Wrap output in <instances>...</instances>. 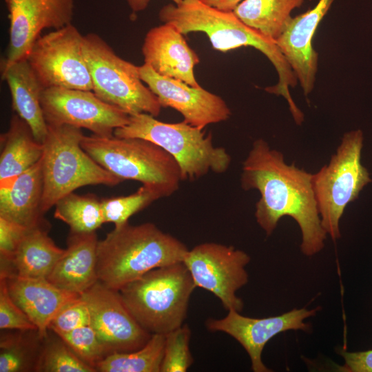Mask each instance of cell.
<instances>
[{"mask_svg":"<svg viewBox=\"0 0 372 372\" xmlns=\"http://www.w3.org/2000/svg\"><path fill=\"white\" fill-rule=\"evenodd\" d=\"M241 187L257 189L260 198L255 217L267 236L285 216L298 223L300 249L311 256L324 247L327 233L321 223L312 185V174L285 161L283 154L262 138L256 140L242 163Z\"/></svg>","mask_w":372,"mask_h":372,"instance_id":"1","label":"cell"},{"mask_svg":"<svg viewBox=\"0 0 372 372\" xmlns=\"http://www.w3.org/2000/svg\"><path fill=\"white\" fill-rule=\"evenodd\" d=\"M159 18L173 25L183 34L192 32H205L213 48L220 52L251 46L263 53L273 65L278 83L267 87V92L282 96L293 116L300 113L289 92L297 79L276 42L247 26L233 11H224L200 0H183L178 5L168 4L161 8Z\"/></svg>","mask_w":372,"mask_h":372,"instance_id":"2","label":"cell"},{"mask_svg":"<svg viewBox=\"0 0 372 372\" xmlns=\"http://www.w3.org/2000/svg\"><path fill=\"white\" fill-rule=\"evenodd\" d=\"M188 250L154 223H126L114 227L98 242V280L119 291L154 269L183 262Z\"/></svg>","mask_w":372,"mask_h":372,"instance_id":"3","label":"cell"},{"mask_svg":"<svg viewBox=\"0 0 372 372\" xmlns=\"http://www.w3.org/2000/svg\"><path fill=\"white\" fill-rule=\"evenodd\" d=\"M195 288L189 271L180 262L154 269L119 292L142 328L165 335L183 324Z\"/></svg>","mask_w":372,"mask_h":372,"instance_id":"4","label":"cell"},{"mask_svg":"<svg viewBox=\"0 0 372 372\" xmlns=\"http://www.w3.org/2000/svg\"><path fill=\"white\" fill-rule=\"evenodd\" d=\"M82 148L101 167L121 179L136 180L167 197L182 181L176 160L160 146L139 138L84 136Z\"/></svg>","mask_w":372,"mask_h":372,"instance_id":"5","label":"cell"},{"mask_svg":"<svg viewBox=\"0 0 372 372\" xmlns=\"http://www.w3.org/2000/svg\"><path fill=\"white\" fill-rule=\"evenodd\" d=\"M119 138H139L154 143L168 152L177 162L182 181L195 180L209 172H225L231 158L223 147L214 146L211 134L185 121L168 123L151 114L130 115L125 126L116 128Z\"/></svg>","mask_w":372,"mask_h":372,"instance_id":"6","label":"cell"},{"mask_svg":"<svg viewBox=\"0 0 372 372\" xmlns=\"http://www.w3.org/2000/svg\"><path fill=\"white\" fill-rule=\"evenodd\" d=\"M83 136L79 127L48 125L41 158L43 214L59 199L79 187L95 185L114 187L123 182L82 148Z\"/></svg>","mask_w":372,"mask_h":372,"instance_id":"7","label":"cell"},{"mask_svg":"<svg viewBox=\"0 0 372 372\" xmlns=\"http://www.w3.org/2000/svg\"><path fill=\"white\" fill-rule=\"evenodd\" d=\"M364 136L360 130L346 132L329 163L312 174V185L323 229L332 240L341 237L340 221L349 203L372 182L361 163Z\"/></svg>","mask_w":372,"mask_h":372,"instance_id":"8","label":"cell"},{"mask_svg":"<svg viewBox=\"0 0 372 372\" xmlns=\"http://www.w3.org/2000/svg\"><path fill=\"white\" fill-rule=\"evenodd\" d=\"M83 52L90 73L92 91L104 102L129 115L147 113L157 116L161 105L143 83L139 66L118 56L99 35H84Z\"/></svg>","mask_w":372,"mask_h":372,"instance_id":"9","label":"cell"},{"mask_svg":"<svg viewBox=\"0 0 372 372\" xmlns=\"http://www.w3.org/2000/svg\"><path fill=\"white\" fill-rule=\"evenodd\" d=\"M84 35L72 23L40 36L27 60L41 86L92 91Z\"/></svg>","mask_w":372,"mask_h":372,"instance_id":"10","label":"cell"},{"mask_svg":"<svg viewBox=\"0 0 372 372\" xmlns=\"http://www.w3.org/2000/svg\"><path fill=\"white\" fill-rule=\"evenodd\" d=\"M250 260L242 250L209 242L189 249L183 262L196 287L213 293L225 310L241 312L244 304L236 292L248 282L245 267Z\"/></svg>","mask_w":372,"mask_h":372,"instance_id":"11","label":"cell"},{"mask_svg":"<svg viewBox=\"0 0 372 372\" xmlns=\"http://www.w3.org/2000/svg\"><path fill=\"white\" fill-rule=\"evenodd\" d=\"M41 105L48 125H68L93 134L111 136L129 122L130 115L100 99L93 91L60 87L45 88Z\"/></svg>","mask_w":372,"mask_h":372,"instance_id":"12","label":"cell"},{"mask_svg":"<svg viewBox=\"0 0 372 372\" xmlns=\"http://www.w3.org/2000/svg\"><path fill=\"white\" fill-rule=\"evenodd\" d=\"M9 19V41L1 67L27 56L41 32L72 23L74 0H5Z\"/></svg>","mask_w":372,"mask_h":372,"instance_id":"13","label":"cell"},{"mask_svg":"<svg viewBox=\"0 0 372 372\" xmlns=\"http://www.w3.org/2000/svg\"><path fill=\"white\" fill-rule=\"evenodd\" d=\"M81 296L91 316L90 325L103 342L108 355L143 347L152 335L137 322L127 309L119 291L96 282Z\"/></svg>","mask_w":372,"mask_h":372,"instance_id":"14","label":"cell"},{"mask_svg":"<svg viewBox=\"0 0 372 372\" xmlns=\"http://www.w3.org/2000/svg\"><path fill=\"white\" fill-rule=\"evenodd\" d=\"M318 308L307 310L293 309L280 316L254 318L228 311L223 318H208L205 327L211 332H223L238 341L248 353L254 372H269L262 360L265 344L277 334L289 330L308 331L309 325L304 320L316 314Z\"/></svg>","mask_w":372,"mask_h":372,"instance_id":"15","label":"cell"},{"mask_svg":"<svg viewBox=\"0 0 372 372\" xmlns=\"http://www.w3.org/2000/svg\"><path fill=\"white\" fill-rule=\"evenodd\" d=\"M141 80L156 96L162 107L180 112L185 123L203 129L227 120L231 110L225 101L200 87L189 85L156 72L149 65L139 66Z\"/></svg>","mask_w":372,"mask_h":372,"instance_id":"16","label":"cell"},{"mask_svg":"<svg viewBox=\"0 0 372 372\" xmlns=\"http://www.w3.org/2000/svg\"><path fill=\"white\" fill-rule=\"evenodd\" d=\"M333 1L320 0L313 8L291 18L275 41L305 96L313 89L318 68V54L312 45L313 35Z\"/></svg>","mask_w":372,"mask_h":372,"instance_id":"17","label":"cell"},{"mask_svg":"<svg viewBox=\"0 0 372 372\" xmlns=\"http://www.w3.org/2000/svg\"><path fill=\"white\" fill-rule=\"evenodd\" d=\"M142 52L145 63L158 74L200 87L194 73L199 57L173 25L165 23L149 30Z\"/></svg>","mask_w":372,"mask_h":372,"instance_id":"18","label":"cell"},{"mask_svg":"<svg viewBox=\"0 0 372 372\" xmlns=\"http://www.w3.org/2000/svg\"><path fill=\"white\" fill-rule=\"evenodd\" d=\"M3 278L10 296L45 338L51 321L68 302L81 296L54 285L45 278L10 275Z\"/></svg>","mask_w":372,"mask_h":372,"instance_id":"19","label":"cell"},{"mask_svg":"<svg viewBox=\"0 0 372 372\" xmlns=\"http://www.w3.org/2000/svg\"><path fill=\"white\" fill-rule=\"evenodd\" d=\"M96 231L69 234L67 248L48 277L51 283L69 292L83 294L99 281Z\"/></svg>","mask_w":372,"mask_h":372,"instance_id":"20","label":"cell"},{"mask_svg":"<svg viewBox=\"0 0 372 372\" xmlns=\"http://www.w3.org/2000/svg\"><path fill=\"white\" fill-rule=\"evenodd\" d=\"M41 159L8 182L0 184V217L26 228L43 225Z\"/></svg>","mask_w":372,"mask_h":372,"instance_id":"21","label":"cell"},{"mask_svg":"<svg viewBox=\"0 0 372 372\" xmlns=\"http://www.w3.org/2000/svg\"><path fill=\"white\" fill-rule=\"evenodd\" d=\"M48 222L26 231L11 259L1 263V276L47 279L65 249L48 236Z\"/></svg>","mask_w":372,"mask_h":372,"instance_id":"22","label":"cell"},{"mask_svg":"<svg viewBox=\"0 0 372 372\" xmlns=\"http://www.w3.org/2000/svg\"><path fill=\"white\" fill-rule=\"evenodd\" d=\"M2 79L9 87L12 107L30 127L35 138L43 143L48 133L41 96V86L27 59L1 67Z\"/></svg>","mask_w":372,"mask_h":372,"instance_id":"23","label":"cell"},{"mask_svg":"<svg viewBox=\"0 0 372 372\" xmlns=\"http://www.w3.org/2000/svg\"><path fill=\"white\" fill-rule=\"evenodd\" d=\"M0 184L8 182L37 163L43 154L29 125L17 114L8 131L1 135Z\"/></svg>","mask_w":372,"mask_h":372,"instance_id":"24","label":"cell"},{"mask_svg":"<svg viewBox=\"0 0 372 372\" xmlns=\"http://www.w3.org/2000/svg\"><path fill=\"white\" fill-rule=\"evenodd\" d=\"M304 0H243L233 10L245 25L276 41Z\"/></svg>","mask_w":372,"mask_h":372,"instance_id":"25","label":"cell"},{"mask_svg":"<svg viewBox=\"0 0 372 372\" xmlns=\"http://www.w3.org/2000/svg\"><path fill=\"white\" fill-rule=\"evenodd\" d=\"M54 216L66 223L71 232H94L103 223L101 199L92 194L70 193L54 205Z\"/></svg>","mask_w":372,"mask_h":372,"instance_id":"26","label":"cell"},{"mask_svg":"<svg viewBox=\"0 0 372 372\" xmlns=\"http://www.w3.org/2000/svg\"><path fill=\"white\" fill-rule=\"evenodd\" d=\"M165 335L152 334L141 348L107 355L96 366L101 372H161Z\"/></svg>","mask_w":372,"mask_h":372,"instance_id":"27","label":"cell"},{"mask_svg":"<svg viewBox=\"0 0 372 372\" xmlns=\"http://www.w3.org/2000/svg\"><path fill=\"white\" fill-rule=\"evenodd\" d=\"M29 331L1 335L0 372L34 371L43 339L26 337Z\"/></svg>","mask_w":372,"mask_h":372,"instance_id":"28","label":"cell"},{"mask_svg":"<svg viewBox=\"0 0 372 372\" xmlns=\"http://www.w3.org/2000/svg\"><path fill=\"white\" fill-rule=\"evenodd\" d=\"M39 372H95L56 334L43 339L34 369Z\"/></svg>","mask_w":372,"mask_h":372,"instance_id":"29","label":"cell"},{"mask_svg":"<svg viewBox=\"0 0 372 372\" xmlns=\"http://www.w3.org/2000/svg\"><path fill=\"white\" fill-rule=\"evenodd\" d=\"M163 198L156 189L142 185L130 195L101 199L105 223H112L114 227L128 223L129 218L149 206L154 201Z\"/></svg>","mask_w":372,"mask_h":372,"instance_id":"30","label":"cell"},{"mask_svg":"<svg viewBox=\"0 0 372 372\" xmlns=\"http://www.w3.org/2000/svg\"><path fill=\"white\" fill-rule=\"evenodd\" d=\"M192 331L187 324L165 335V347L161 372H185L193 364L189 349Z\"/></svg>","mask_w":372,"mask_h":372,"instance_id":"31","label":"cell"},{"mask_svg":"<svg viewBox=\"0 0 372 372\" xmlns=\"http://www.w3.org/2000/svg\"><path fill=\"white\" fill-rule=\"evenodd\" d=\"M83 362L96 369V364L107 355V351L91 325L57 334Z\"/></svg>","mask_w":372,"mask_h":372,"instance_id":"32","label":"cell"},{"mask_svg":"<svg viewBox=\"0 0 372 372\" xmlns=\"http://www.w3.org/2000/svg\"><path fill=\"white\" fill-rule=\"evenodd\" d=\"M88 306L81 296L66 303L51 321L49 329L56 334L70 332L77 328L90 325Z\"/></svg>","mask_w":372,"mask_h":372,"instance_id":"33","label":"cell"},{"mask_svg":"<svg viewBox=\"0 0 372 372\" xmlns=\"http://www.w3.org/2000/svg\"><path fill=\"white\" fill-rule=\"evenodd\" d=\"M0 328L1 330L37 331L29 317L12 299L3 278H0Z\"/></svg>","mask_w":372,"mask_h":372,"instance_id":"34","label":"cell"},{"mask_svg":"<svg viewBox=\"0 0 372 372\" xmlns=\"http://www.w3.org/2000/svg\"><path fill=\"white\" fill-rule=\"evenodd\" d=\"M29 228L0 217L1 263L8 262Z\"/></svg>","mask_w":372,"mask_h":372,"instance_id":"35","label":"cell"},{"mask_svg":"<svg viewBox=\"0 0 372 372\" xmlns=\"http://www.w3.org/2000/svg\"><path fill=\"white\" fill-rule=\"evenodd\" d=\"M338 353L344 360V364L342 366H338V371L372 372V349L359 352L340 350Z\"/></svg>","mask_w":372,"mask_h":372,"instance_id":"36","label":"cell"},{"mask_svg":"<svg viewBox=\"0 0 372 372\" xmlns=\"http://www.w3.org/2000/svg\"><path fill=\"white\" fill-rule=\"evenodd\" d=\"M203 3L224 11H233L243 0H200Z\"/></svg>","mask_w":372,"mask_h":372,"instance_id":"37","label":"cell"},{"mask_svg":"<svg viewBox=\"0 0 372 372\" xmlns=\"http://www.w3.org/2000/svg\"><path fill=\"white\" fill-rule=\"evenodd\" d=\"M176 5L180 4L183 0H172ZM127 3L133 12H137L145 10L149 2V0H127Z\"/></svg>","mask_w":372,"mask_h":372,"instance_id":"38","label":"cell"}]
</instances>
